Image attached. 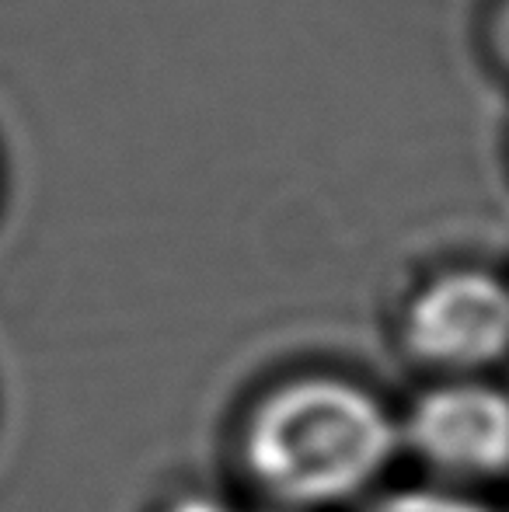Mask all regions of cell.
Returning <instances> with one entry per match:
<instances>
[{
    "label": "cell",
    "mask_w": 509,
    "mask_h": 512,
    "mask_svg": "<svg viewBox=\"0 0 509 512\" xmlns=\"http://www.w3.org/2000/svg\"><path fill=\"white\" fill-rule=\"evenodd\" d=\"M401 345L436 377H489L509 359V283L482 265L429 276L405 304Z\"/></svg>",
    "instance_id": "cell-2"
},
{
    "label": "cell",
    "mask_w": 509,
    "mask_h": 512,
    "mask_svg": "<svg viewBox=\"0 0 509 512\" xmlns=\"http://www.w3.org/2000/svg\"><path fill=\"white\" fill-rule=\"evenodd\" d=\"M401 446L443 485H485L509 474V391L489 377H436L412 398Z\"/></svg>",
    "instance_id": "cell-3"
},
{
    "label": "cell",
    "mask_w": 509,
    "mask_h": 512,
    "mask_svg": "<svg viewBox=\"0 0 509 512\" xmlns=\"http://www.w3.org/2000/svg\"><path fill=\"white\" fill-rule=\"evenodd\" d=\"M175 512H238V509H227V506H213V502H185Z\"/></svg>",
    "instance_id": "cell-6"
},
{
    "label": "cell",
    "mask_w": 509,
    "mask_h": 512,
    "mask_svg": "<svg viewBox=\"0 0 509 512\" xmlns=\"http://www.w3.org/2000/svg\"><path fill=\"white\" fill-rule=\"evenodd\" d=\"M363 512H496L489 502L475 499L464 488L454 485H422V488H398L387 492L377 502H370Z\"/></svg>",
    "instance_id": "cell-4"
},
{
    "label": "cell",
    "mask_w": 509,
    "mask_h": 512,
    "mask_svg": "<svg viewBox=\"0 0 509 512\" xmlns=\"http://www.w3.org/2000/svg\"><path fill=\"white\" fill-rule=\"evenodd\" d=\"M401 450L398 415L346 377L286 380L255 405L245 464L286 509H328L374 488Z\"/></svg>",
    "instance_id": "cell-1"
},
{
    "label": "cell",
    "mask_w": 509,
    "mask_h": 512,
    "mask_svg": "<svg viewBox=\"0 0 509 512\" xmlns=\"http://www.w3.org/2000/svg\"><path fill=\"white\" fill-rule=\"evenodd\" d=\"M485 46L503 74H509V0H496L485 21Z\"/></svg>",
    "instance_id": "cell-5"
}]
</instances>
